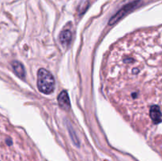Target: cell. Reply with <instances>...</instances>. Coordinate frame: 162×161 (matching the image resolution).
<instances>
[{"label": "cell", "instance_id": "cell-3", "mask_svg": "<svg viewBox=\"0 0 162 161\" xmlns=\"http://www.w3.org/2000/svg\"><path fill=\"white\" fill-rule=\"evenodd\" d=\"M58 102L61 108L64 110H68L70 108V100L66 91L62 92L58 97Z\"/></svg>", "mask_w": 162, "mask_h": 161}, {"label": "cell", "instance_id": "cell-2", "mask_svg": "<svg viewBox=\"0 0 162 161\" xmlns=\"http://www.w3.org/2000/svg\"><path fill=\"white\" fill-rule=\"evenodd\" d=\"M149 116L153 124H159L161 122L162 119V113L160 112V107L157 105H153L150 107L149 111Z\"/></svg>", "mask_w": 162, "mask_h": 161}, {"label": "cell", "instance_id": "cell-1", "mask_svg": "<svg viewBox=\"0 0 162 161\" xmlns=\"http://www.w3.org/2000/svg\"><path fill=\"white\" fill-rule=\"evenodd\" d=\"M37 86L43 93H52L55 89V79L52 73L45 69H40L37 73Z\"/></svg>", "mask_w": 162, "mask_h": 161}, {"label": "cell", "instance_id": "cell-4", "mask_svg": "<svg viewBox=\"0 0 162 161\" xmlns=\"http://www.w3.org/2000/svg\"><path fill=\"white\" fill-rule=\"evenodd\" d=\"M71 33H70V30L66 29L63 30L60 34V37H59V41L63 45L66 46L67 44L70 43V40H71Z\"/></svg>", "mask_w": 162, "mask_h": 161}, {"label": "cell", "instance_id": "cell-5", "mask_svg": "<svg viewBox=\"0 0 162 161\" xmlns=\"http://www.w3.org/2000/svg\"><path fill=\"white\" fill-rule=\"evenodd\" d=\"M12 66H13L14 70L15 73L18 74V76H19L21 78H23L25 75L24 68H23V66H22L20 62H13Z\"/></svg>", "mask_w": 162, "mask_h": 161}]
</instances>
